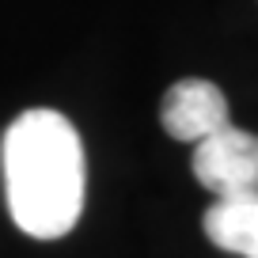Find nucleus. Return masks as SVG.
Returning a JSON list of instances; mask_svg holds the SVG:
<instances>
[{"label": "nucleus", "instance_id": "3", "mask_svg": "<svg viewBox=\"0 0 258 258\" xmlns=\"http://www.w3.org/2000/svg\"><path fill=\"white\" fill-rule=\"evenodd\" d=\"M160 121L175 141H205L228 125V99L209 80H178L160 103Z\"/></svg>", "mask_w": 258, "mask_h": 258}, {"label": "nucleus", "instance_id": "2", "mask_svg": "<svg viewBox=\"0 0 258 258\" xmlns=\"http://www.w3.org/2000/svg\"><path fill=\"white\" fill-rule=\"evenodd\" d=\"M194 178L217 198L258 194V137L232 121L209 133L194 145Z\"/></svg>", "mask_w": 258, "mask_h": 258}, {"label": "nucleus", "instance_id": "1", "mask_svg": "<svg viewBox=\"0 0 258 258\" xmlns=\"http://www.w3.org/2000/svg\"><path fill=\"white\" fill-rule=\"evenodd\" d=\"M4 190L16 228L61 239L84 213V145L64 114L49 106L19 114L4 133Z\"/></svg>", "mask_w": 258, "mask_h": 258}, {"label": "nucleus", "instance_id": "4", "mask_svg": "<svg viewBox=\"0 0 258 258\" xmlns=\"http://www.w3.org/2000/svg\"><path fill=\"white\" fill-rule=\"evenodd\" d=\"M205 235L228 254L258 258V194L217 198L205 213Z\"/></svg>", "mask_w": 258, "mask_h": 258}]
</instances>
